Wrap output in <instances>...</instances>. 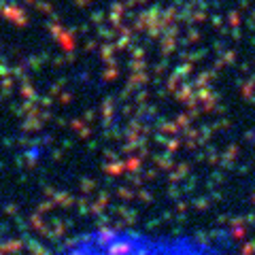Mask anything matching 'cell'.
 <instances>
[{"label":"cell","mask_w":255,"mask_h":255,"mask_svg":"<svg viewBox=\"0 0 255 255\" xmlns=\"http://www.w3.org/2000/svg\"><path fill=\"white\" fill-rule=\"evenodd\" d=\"M53 255H223L189 236L151 234L138 230H102L62 247Z\"/></svg>","instance_id":"cell-1"}]
</instances>
